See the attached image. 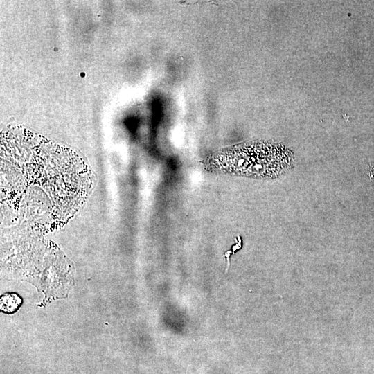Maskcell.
<instances>
[{
    "label": "cell",
    "mask_w": 374,
    "mask_h": 374,
    "mask_svg": "<svg viewBox=\"0 0 374 374\" xmlns=\"http://www.w3.org/2000/svg\"><path fill=\"white\" fill-rule=\"evenodd\" d=\"M291 154L283 147L266 143H247L219 156L217 163L231 172L254 177H276L291 166Z\"/></svg>",
    "instance_id": "obj_1"
},
{
    "label": "cell",
    "mask_w": 374,
    "mask_h": 374,
    "mask_svg": "<svg viewBox=\"0 0 374 374\" xmlns=\"http://www.w3.org/2000/svg\"><path fill=\"white\" fill-rule=\"evenodd\" d=\"M21 300L16 294H6L1 299V309L5 312H12L21 305Z\"/></svg>",
    "instance_id": "obj_2"
}]
</instances>
